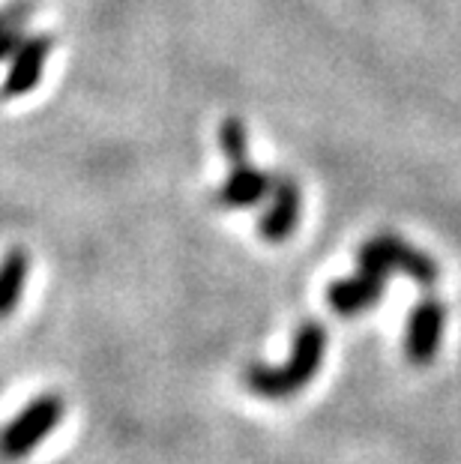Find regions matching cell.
<instances>
[{"mask_svg": "<svg viewBox=\"0 0 461 464\" xmlns=\"http://www.w3.org/2000/svg\"><path fill=\"white\" fill-rule=\"evenodd\" d=\"M323 357H327V327L318 321H303L293 333L291 357L284 365H261L255 362L246 369V387L261 399L279 401L297 396L303 387H309L321 372Z\"/></svg>", "mask_w": 461, "mask_h": 464, "instance_id": "obj_1", "label": "cell"}, {"mask_svg": "<svg viewBox=\"0 0 461 464\" xmlns=\"http://www.w3.org/2000/svg\"><path fill=\"white\" fill-rule=\"evenodd\" d=\"M66 404L61 392H43L34 401H27L13 420L0 429V461H22L48 434L61 426Z\"/></svg>", "mask_w": 461, "mask_h": 464, "instance_id": "obj_2", "label": "cell"}, {"mask_svg": "<svg viewBox=\"0 0 461 464\" xmlns=\"http://www.w3.org/2000/svg\"><path fill=\"white\" fill-rule=\"evenodd\" d=\"M360 270L375 273L380 279H387L392 273H405L417 285L431 288L440 276V266L435 258H428L426 252L414 249L410 243H405L396 234H378L360 249Z\"/></svg>", "mask_w": 461, "mask_h": 464, "instance_id": "obj_3", "label": "cell"}, {"mask_svg": "<svg viewBox=\"0 0 461 464\" xmlns=\"http://www.w3.org/2000/svg\"><path fill=\"white\" fill-rule=\"evenodd\" d=\"M447 327V305L437 297H423L408 314L405 330V357L410 365L435 362Z\"/></svg>", "mask_w": 461, "mask_h": 464, "instance_id": "obj_4", "label": "cell"}, {"mask_svg": "<svg viewBox=\"0 0 461 464\" xmlns=\"http://www.w3.org/2000/svg\"><path fill=\"white\" fill-rule=\"evenodd\" d=\"M52 48H54L52 36H45V34L24 36L13 52V63H9L0 96H4V100H15V96L31 93L39 84V78H43V69H45L48 54H52Z\"/></svg>", "mask_w": 461, "mask_h": 464, "instance_id": "obj_5", "label": "cell"}, {"mask_svg": "<svg viewBox=\"0 0 461 464\" xmlns=\"http://www.w3.org/2000/svg\"><path fill=\"white\" fill-rule=\"evenodd\" d=\"M300 186L291 177H273V189H270V207L261 216L258 231L267 243H284L293 234V228L300 225Z\"/></svg>", "mask_w": 461, "mask_h": 464, "instance_id": "obj_6", "label": "cell"}, {"mask_svg": "<svg viewBox=\"0 0 461 464\" xmlns=\"http://www.w3.org/2000/svg\"><path fill=\"white\" fill-rule=\"evenodd\" d=\"M384 285L387 279H380V276L357 270V276H351V279H336L330 285L327 303L341 318H354L360 312L375 309V303L380 300V294H384Z\"/></svg>", "mask_w": 461, "mask_h": 464, "instance_id": "obj_7", "label": "cell"}, {"mask_svg": "<svg viewBox=\"0 0 461 464\" xmlns=\"http://www.w3.org/2000/svg\"><path fill=\"white\" fill-rule=\"evenodd\" d=\"M270 189H273V177L258 171L249 160H240L231 162V174L219 186V192H216V204L228 207V210H234V207H252L261 198H267Z\"/></svg>", "mask_w": 461, "mask_h": 464, "instance_id": "obj_8", "label": "cell"}, {"mask_svg": "<svg viewBox=\"0 0 461 464\" xmlns=\"http://www.w3.org/2000/svg\"><path fill=\"white\" fill-rule=\"evenodd\" d=\"M24 279H27V255L22 249L6 252L4 264H0V318H9L15 312V305L24 294Z\"/></svg>", "mask_w": 461, "mask_h": 464, "instance_id": "obj_9", "label": "cell"}, {"mask_svg": "<svg viewBox=\"0 0 461 464\" xmlns=\"http://www.w3.org/2000/svg\"><path fill=\"white\" fill-rule=\"evenodd\" d=\"M34 15L31 0H13L9 6L0 9V61L13 57L18 43L24 39V24Z\"/></svg>", "mask_w": 461, "mask_h": 464, "instance_id": "obj_10", "label": "cell"}, {"mask_svg": "<svg viewBox=\"0 0 461 464\" xmlns=\"http://www.w3.org/2000/svg\"><path fill=\"white\" fill-rule=\"evenodd\" d=\"M219 147H222V153L228 156V162L249 160V132H246V126H243V121L228 117V121L219 126Z\"/></svg>", "mask_w": 461, "mask_h": 464, "instance_id": "obj_11", "label": "cell"}]
</instances>
